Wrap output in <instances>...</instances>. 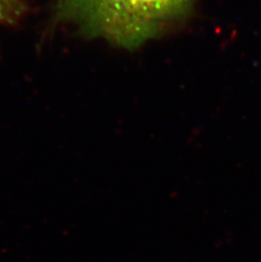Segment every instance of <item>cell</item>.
<instances>
[{
  "label": "cell",
  "instance_id": "cell-1",
  "mask_svg": "<svg viewBox=\"0 0 261 262\" xmlns=\"http://www.w3.org/2000/svg\"><path fill=\"white\" fill-rule=\"evenodd\" d=\"M192 0H59L56 20L74 23L89 37L138 47L182 15Z\"/></svg>",
  "mask_w": 261,
  "mask_h": 262
},
{
  "label": "cell",
  "instance_id": "cell-2",
  "mask_svg": "<svg viewBox=\"0 0 261 262\" xmlns=\"http://www.w3.org/2000/svg\"><path fill=\"white\" fill-rule=\"evenodd\" d=\"M27 10V4L23 0H0V21L13 24Z\"/></svg>",
  "mask_w": 261,
  "mask_h": 262
}]
</instances>
